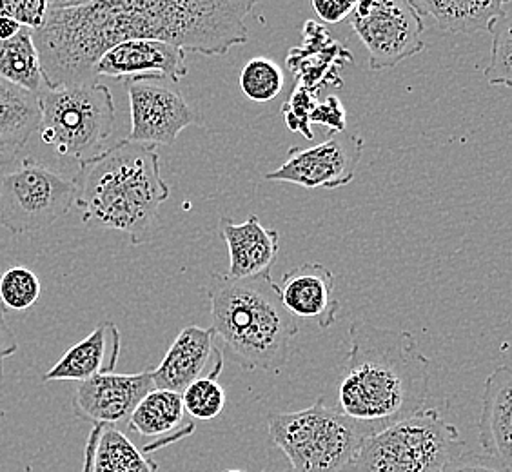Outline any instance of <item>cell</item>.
Returning <instances> with one entry per match:
<instances>
[{"mask_svg":"<svg viewBox=\"0 0 512 472\" xmlns=\"http://www.w3.org/2000/svg\"><path fill=\"white\" fill-rule=\"evenodd\" d=\"M258 0H93L50 10L33 40L46 88L95 80L93 69L113 46L160 40L206 57L226 55L249 39L246 19Z\"/></svg>","mask_w":512,"mask_h":472,"instance_id":"6da1fadb","label":"cell"},{"mask_svg":"<svg viewBox=\"0 0 512 472\" xmlns=\"http://www.w3.org/2000/svg\"><path fill=\"white\" fill-rule=\"evenodd\" d=\"M349 342L336 407L360 433H380L424 409L431 360L411 333L356 320Z\"/></svg>","mask_w":512,"mask_h":472,"instance_id":"7a4b0ae2","label":"cell"},{"mask_svg":"<svg viewBox=\"0 0 512 472\" xmlns=\"http://www.w3.org/2000/svg\"><path fill=\"white\" fill-rule=\"evenodd\" d=\"M73 182V206L86 227L126 233L133 246L149 240L169 198L157 146L128 138L80 162Z\"/></svg>","mask_w":512,"mask_h":472,"instance_id":"3957f363","label":"cell"},{"mask_svg":"<svg viewBox=\"0 0 512 472\" xmlns=\"http://www.w3.org/2000/svg\"><path fill=\"white\" fill-rule=\"evenodd\" d=\"M213 331L246 371L280 373L298 335V322L287 311L271 271L249 278L211 275L207 282Z\"/></svg>","mask_w":512,"mask_h":472,"instance_id":"277c9868","label":"cell"},{"mask_svg":"<svg viewBox=\"0 0 512 472\" xmlns=\"http://www.w3.org/2000/svg\"><path fill=\"white\" fill-rule=\"evenodd\" d=\"M39 108L40 142L79 164L100 153L115 128L113 95L97 80L42 88Z\"/></svg>","mask_w":512,"mask_h":472,"instance_id":"5b68a950","label":"cell"},{"mask_svg":"<svg viewBox=\"0 0 512 472\" xmlns=\"http://www.w3.org/2000/svg\"><path fill=\"white\" fill-rule=\"evenodd\" d=\"M267 427L271 440L291 463V472L353 471L365 438L324 398L296 413L269 414Z\"/></svg>","mask_w":512,"mask_h":472,"instance_id":"8992f818","label":"cell"},{"mask_svg":"<svg viewBox=\"0 0 512 472\" xmlns=\"http://www.w3.org/2000/svg\"><path fill=\"white\" fill-rule=\"evenodd\" d=\"M467 445L438 411L418 413L362 440L356 472H442Z\"/></svg>","mask_w":512,"mask_h":472,"instance_id":"52a82bcc","label":"cell"},{"mask_svg":"<svg viewBox=\"0 0 512 472\" xmlns=\"http://www.w3.org/2000/svg\"><path fill=\"white\" fill-rule=\"evenodd\" d=\"M73 178L22 157L0 180V224L15 235L37 233L68 215L75 202Z\"/></svg>","mask_w":512,"mask_h":472,"instance_id":"ba28073f","label":"cell"},{"mask_svg":"<svg viewBox=\"0 0 512 472\" xmlns=\"http://www.w3.org/2000/svg\"><path fill=\"white\" fill-rule=\"evenodd\" d=\"M349 22L371 71L396 68L425 50V19L409 0H356Z\"/></svg>","mask_w":512,"mask_h":472,"instance_id":"9c48e42d","label":"cell"},{"mask_svg":"<svg viewBox=\"0 0 512 472\" xmlns=\"http://www.w3.org/2000/svg\"><path fill=\"white\" fill-rule=\"evenodd\" d=\"M131 109L128 140L171 146L191 126H204L206 118L189 104L175 86L160 79L124 80Z\"/></svg>","mask_w":512,"mask_h":472,"instance_id":"30bf717a","label":"cell"},{"mask_svg":"<svg viewBox=\"0 0 512 472\" xmlns=\"http://www.w3.org/2000/svg\"><path fill=\"white\" fill-rule=\"evenodd\" d=\"M364 153V140L347 131H329L315 148H291L287 160L266 180L289 182L307 189H336L353 182Z\"/></svg>","mask_w":512,"mask_h":472,"instance_id":"8fae6325","label":"cell"},{"mask_svg":"<svg viewBox=\"0 0 512 472\" xmlns=\"http://www.w3.org/2000/svg\"><path fill=\"white\" fill-rule=\"evenodd\" d=\"M222 367L224 356L213 327L188 325L175 338L157 369L151 371V378L158 389L182 393L200 378H218Z\"/></svg>","mask_w":512,"mask_h":472,"instance_id":"7c38bea8","label":"cell"},{"mask_svg":"<svg viewBox=\"0 0 512 472\" xmlns=\"http://www.w3.org/2000/svg\"><path fill=\"white\" fill-rule=\"evenodd\" d=\"M97 77L160 79L178 84L188 75L186 51L160 40H128L106 51L93 69Z\"/></svg>","mask_w":512,"mask_h":472,"instance_id":"4fadbf2b","label":"cell"},{"mask_svg":"<svg viewBox=\"0 0 512 472\" xmlns=\"http://www.w3.org/2000/svg\"><path fill=\"white\" fill-rule=\"evenodd\" d=\"M151 371L137 374H99L80 382L73 400L75 413L97 425L128 423L138 402L153 389Z\"/></svg>","mask_w":512,"mask_h":472,"instance_id":"5bb4252c","label":"cell"},{"mask_svg":"<svg viewBox=\"0 0 512 472\" xmlns=\"http://www.w3.org/2000/svg\"><path fill=\"white\" fill-rule=\"evenodd\" d=\"M335 287V275L313 262L291 269L276 284L287 311L295 318L315 320L320 329H329L338 320L340 300L336 298Z\"/></svg>","mask_w":512,"mask_h":472,"instance_id":"9a60e30c","label":"cell"},{"mask_svg":"<svg viewBox=\"0 0 512 472\" xmlns=\"http://www.w3.org/2000/svg\"><path fill=\"white\" fill-rule=\"evenodd\" d=\"M478 442L483 456L512 471V371L509 365L494 369L485 380Z\"/></svg>","mask_w":512,"mask_h":472,"instance_id":"2e32d148","label":"cell"},{"mask_svg":"<svg viewBox=\"0 0 512 472\" xmlns=\"http://www.w3.org/2000/svg\"><path fill=\"white\" fill-rule=\"evenodd\" d=\"M128 425L133 433L146 438L142 453H155L158 449L180 442L195 433V422L188 418L182 394L153 387L129 416Z\"/></svg>","mask_w":512,"mask_h":472,"instance_id":"e0dca14e","label":"cell"},{"mask_svg":"<svg viewBox=\"0 0 512 472\" xmlns=\"http://www.w3.org/2000/svg\"><path fill=\"white\" fill-rule=\"evenodd\" d=\"M220 235L229 249L227 276L249 278L271 271L280 249V235L276 229L262 226L256 215H251L242 224L231 218H220Z\"/></svg>","mask_w":512,"mask_h":472,"instance_id":"ac0fdd59","label":"cell"},{"mask_svg":"<svg viewBox=\"0 0 512 472\" xmlns=\"http://www.w3.org/2000/svg\"><path fill=\"white\" fill-rule=\"evenodd\" d=\"M120 356V331L109 320L100 322L91 335L62 354L57 364L44 374V382L73 380L84 382L99 374L115 373Z\"/></svg>","mask_w":512,"mask_h":472,"instance_id":"d6986e66","label":"cell"},{"mask_svg":"<svg viewBox=\"0 0 512 472\" xmlns=\"http://www.w3.org/2000/svg\"><path fill=\"white\" fill-rule=\"evenodd\" d=\"M158 465L142 453L117 425H93L84 447L82 472H157Z\"/></svg>","mask_w":512,"mask_h":472,"instance_id":"ffe728a7","label":"cell"},{"mask_svg":"<svg viewBox=\"0 0 512 472\" xmlns=\"http://www.w3.org/2000/svg\"><path fill=\"white\" fill-rule=\"evenodd\" d=\"M422 17L449 33L487 31L489 22L512 0H409Z\"/></svg>","mask_w":512,"mask_h":472,"instance_id":"44dd1931","label":"cell"},{"mask_svg":"<svg viewBox=\"0 0 512 472\" xmlns=\"http://www.w3.org/2000/svg\"><path fill=\"white\" fill-rule=\"evenodd\" d=\"M39 120V95L0 79V144L24 149Z\"/></svg>","mask_w":512,"mask_h":472,"instance_id":"7402d4cb","label":"cell"},{"mask_svg":"<svg viewBox=\"0 0 512 472\" xmlns=\"http://www.w3.org/2000/svg\"><path fill=\"white\" fill-rule=\"evenodd\" d=\"M0 79L39 95L44 86L40 57L33 31L22 30L8 40H0Z\"/></svg>","mask_w":512,"mask_h":472,"instance_id":"603a6c76","label":"cell"},{"mask_svg":"<svg viewBox=\"0 0 512 472\" xmlns=\"http://www.w3.org/2000/svg\"><path fill=\"white\" fill-rule=\"evenodd\" d=\"M487 31L493 33L491 60L483 71V77L491 86L511 88L512 84V2L494 17Z\"/></svg>","mask_w":512,"mask_h":472,"instance_id":"cb8c5ba5","label":"cell"},{"mask_svg":"<svg viewBox=\"0 0 512 472\" xmlns=\"http://www.w3.org/2000/svg\"><path fill=\"white\" fill-rule=\"evenodd\" d=\"M284 88V73L275 60L255 57L240 73V89L253 102L275 100Z\"/></svg>","mask_w":512,"mask_h":472,"instance_id":"d4e9b609","label":"cell"},{"mask_svg":"<svg viewBox=\"0 0 512 472\" xmlns=\"http://www.w3.org/2000/svg\"><path fill=\"white\" fill-rule=\"evenodd\" d=\"M39 276L30 267L13 266L0 276V304L10 311H28L40 298Z\"/></svg>","mask_w":512,"mask_h":472,"instance_id":"484cf974","label":"cell"},{"mask_svg":"<svg viewBox=\"0 0 512 472\" xmlns=\"http://www.w3.org/2000/svg\"><path fill=\"white\" fill-rule=\"evenodd\" d=\"M180 394L191 420H215L226 409V391L218 384L217 378H200Z\"/></svg>","mask_w":512,"mask_h":472,"instance_id":"4316f807","label":"cell"},{"mask_svg":"<svg viewBox=\"0 0 512 472\" xmlns=\"http://www.w3.org/2000/svg\"><path fill=\"white\" fill-rule=\"evenodd\" d=\"M48 0H0V17L17 20L20 26L39 30L48 19Z\"/></svg>","mask_w":512,"mask_h":472,"instance_id":"83f0119b","label":"cell"},{"mask_svg":"<svg viewBox=\"0 0 512 472\" xmlns=\"http://www.w3.org/2000/svg\"><path fill=\"white\" fill-rule=\"evenodd\" d=\"M286 106H293V109L286 108V113H289V111L293 113V115H286L289 129L300 131V133H304V137L311 140L313 131L309 129L307 122H311L309 117H311V111L315 109V97L306 93L304 89H296V93L293 91V97L287 102Z\"/></svg>","mask_w":512,"mask_h":472,"instance_id":"f1b7e54d","label":"cell"},{"mask_svg":"<svg viewBox=\"0 0 512 472\" xmlns=\"http://www.w3.org/2000/svg\"><path fill=\"white\" fill-rule=\"evenodd\" d=\"M311 122L322 124L325 128L331 131H345V109L342 102L336 97H327L324 104H318L315 109L311 111Z\"/></svg>","mask_w":512,"mask_h":472,"instance_id":"f546056e","label":"cell"},{"mask_svg":"<svg viewBox=\"0 0 512 472\" xmlns=\"http://www.w3.org/2000/svg\"><path fill=\"white\" fill-rule=\"evenodd\" d=\"M318 17L329 22L338 24L342 20L349 19L356 6V0H311Z\"/></svg>","mask_w":512,"mask_h":472,"instance_id":"4dcf8cb0","label":"cell"},{"mask_svg":"<svg viewBox=\"0 0 512 472\" xmlns=\"http://www.w3.org/2000/svg\"><path fill=\"white\" fill-rule=\"evenodd\" d=\"M442 472H505L500 465L491 462L485 456H476V454H467V451L456 458L454 462L449 463Z\"/></svg>","mask_w":512,"mask_h":472,"instance_id":"1f68e13d","label":"cell"},{"mask_svg":"<svg viewBox=\"0 0 512 472\" xmlns=\"http://www.w3.org/2000/svg\"><path fill=\"white\" fill-rule=\"evenodd\" d=\"M19 351L17 336L11 331L10 324L4 315V307L0 304V384L4 382V362Z\"/></svg>","mask_w":512,"mask_h":472,"instance_id":"d6a6232c","label":"cell"},{"mask_svg":"<svg viewBox=\"0 0 512 472\" xmlns=\"http://www.w3.org/2000/svg\"><path fill=\"white\" fill-rule=\"evenodd\" d=\"M20 158H22V149L0 144V180L19 164Z\"/></svg>","mask_w":512,"mask_h":472,"instance_id":"836d02e7","label":"cell"},{"mask_svg":"<svg viewBox=\"0 0 512 472\" xmlns=\"http://www.w3.org/2000/svg\"><path fill=\"white\" fill-rule=\"evenodd\" d=\"M24 26H20L17 20L10 17H0V40H8L15 37Z\"/></svg>","mask_w":512,"mask_h":472,"instance_id":"e575fe53","label":"cell"},{"mask_svg":"<svg viewBox=\"0 0 512 472\" xmlns=\"http://www.w3.org/2000/svg\"><path fill=\"white\" fill-rule=\"evenodd\" d=\"M93 0H48L50 10H71V8H80L86 6Z\"/></svg>","mask_w":512,"mask_h":472,"instance_id":"d590c367","label":"cell"},{"mask_svg":"<svg viewBox=\"0 0 512 472\" xmlns=\"http://www.w3.org/2000/svg\"><path fill=\"white\" fill-rule=\"evenodd\" d=\"M226 472H244V471H237V469H231V471H226Z\"/></svg>","mask_w":512,"mask_h":472,"instance_id":"8d00e7d4","label":"cell"}]
</instances>
